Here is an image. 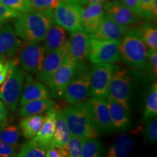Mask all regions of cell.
<instances>
[{
	"instance_id": "4dcf8cb0",
	"label": "cell",
	"mask_w": 157,
	"mask_h": 157,
	"mask_svg": "<svg viewBox=\"0 0 157 157\" xmlns=\"http://www.w3.org/2000/svg\"><path fill=\"white\" fill-rule=\"evenodd\" d=\"M21 137L19 127L15 124H10L2 127L0 129V140L10 145H17Z\"/></svg>"
},
{
	"instance_id": "ba28073f",
	"label": "cell",
	"mask_w": 157,
	"mask_h": 157,
	"mask_svg": "<svg viewBox=\"0 0 157 157\" xmlns=\"http://www.w3.org/2000/svg\"><path fill=\"white\" fill-rule=\"evenodd\" d=\"M17 60L21 67L28 73L36 75L40 71L46 52L39 42L22 43L19 48Z\"/></svg>"
},
{
	"instance_id": "8992f818",
	"label": "cell",
	"mask_w": 157,
	"mask_h": 157,
	"mask_svg": "<svg viewBox=\"0 0 157 157\" xmlns=\"http://www.w3.org/2000/svg\"><path fill=\"white\" fill-rule=\"evenodd\" d=\"M87 58L93 64L117 62L120 60L119 41L100 40L90 37Z\"/></svg>"
},
{
	"instance_id": "d6986e66",
	"label": "cell",
	"mask_w": 157,
	"mask_h": 157,
	"mask_svg": "<svg viewBox=\"0 0 157 157\" xmlns=\"http://www.w3.org/2000/svg\"><path fill=\"white\" fill-rule=\"evenodd\" d=\"M128 29L129 28L119 25L105 16L98 29L93 34H90V37L100 40L120 41Z\"/></svg>"
},
{
	"instance_id": "7bdbcfd3",
	"label": "cell",
	"mask_w": 157,
	"mask_h": 157,
	"mask_svg": "<svg viewBox=\"0 0 157 157\" xmlns=\"http://www.w3.org/2000/svg\"><path fill=\"white\" fill-rule=\"evenodd\" d=\"M7 109L5 103L0 101V123H5L7 118Z\"/></svg>"
},
{
	"instance_id": "8fae6325",
	"label": "cell",
	"mask_w": 157,
	"mask_h": 157,
	"mask_svg": "<svg viewBox=\"0 0 157 157\" xmlns=\"http://www.w3.org/2000/svg\"><path fill=\"white\" fill-rule=\"evenodd\" d=\"M81 6L61 0L54 10V20L58 25L69 32L82 29L80 23Z\"/></svg>"
},
{
	"instance_id": "484cf974",
	"label": "cell",
	"mask_w": 157,
	"mask_h": 157,
	"mask_svg": "<svg viewBox=\"0 0 157 157\" xmlns=\"http://www.w3.org/2000/svg\"><path fill=\"white\" fill-rule=\"evenodd\" d=\"M44 120V115H31L20 121V127L25 138L31 139L37 134Z\"/></svg>"
},
{
	"instance_id": "44dd1931",
	"label": "cell",
	"mask_w": 157,
	"mask_h": 157,
	"mask_svg": "<svg viewBox=\"0 0 157 157\" xmlns=\"http://www.w3.org/2000/svg\"><path fill=\"white\" fill-rule=\"evenodd\" d=\"M50 97V91L44 84L39 81H36L31 74H25V84L20 102L21 105H24L29 101L46 99Z\"/></svg>"
},
{
	"instance_id": "7dc6e473",
	"label": "cell",
	"mask_w": 157,
	"mask_h": 157,
	"mask_svg": "<svg viewBox=\"0 0 157 157\" xmlns=\"http://www.w3.org/2000/svg\"><path fill=\"white\" fill-rule=\"evenodd\" d=\"M5 124V123H0V129H1L2 127V126H4Z\"/></svg>"
},
{
	"instance_id": "603a6c76",
	"label": "cell",
	"mask_w": 157,
	"mask_h": 157,
	"mask_svg": "<svg viewBox=\"0 0 157 157\" xmlns=\"http://www.w3.org/2000/svg\"><path fill=\"white\" fill-rule=\"evenodd\" d=\"M70 136L71 134L66 121L64 111L58 109L53 136H52V140H51L49 147H65L69 140Z\"/></svg>"
},
{
	"instance_id": "f546056e",
	"label": "cell",
	"mask_w": 157,
	"mask_h": 157,
	"mask_svg": "<svg viewBox=\"0 0 157 157\" xmlns=\"http://www.w3.org/2000/svg\"><path fill=\"white\" fill-rule=\"evenodd\" d=\"M137 14L146 22L156 20L157 17V0H139Z\"/></svg>"
},
{
	"instance_id": "ee69618b",
	"label": "cell",
	"mask_w": 157,
	"mask_h": 157,
	"mask_svg": "<svg viewBox=\"0 0 157 157\" xmlns=\"http://www.w3.org/2000/svg\"><path fill=\"white\" fill-rule=\"evenodd\" d=\"M111 1V0H84L83 5H87V4H93V3H98V4H105L107 2ZM82 5V6H83Z\"/></svg>"
},
{
	"instance_id": "6da1fadb",
	"label": "cell",
	"mask_w": 157,
	"mask_h": 157,
	"mask_svg": "<svg viewBox=\"0 0 157 157\" xmlns=\"http://www.w3.org/2000/svg\"><path fill=\"white\" fill-rule=\"evenodd\" d=\"M13 28L17 36L27 42H39L44 40L47 31L55 20L53 11L34 10L20 13L13 18Z\"/></svg>"
},
{
	"instance_id": "8d00e7d4",
	"label": "cell",
	"mask_w": 157,
	"mask_h": 157,
	"mask_svg": "<svg viewBox=\"0 0 157 157\" xmlns=\"http://www.w3.org/2000/svg\"><path fill=\"white\" fill-rule=\"evenodd\" d=\"M146 67H148L149 73L153 79L156 81L157 76V50H148V60Z\"/></svg>"
},
{
	"instance_id": "836d02e7",
	"label": "cell",
	"mask_w": 157,
	"mask_h": 157,
	"mask_svg": "<svg viewBox=\"0 0 157 157\" xmlns=\"http://www.w3.org/2000/svg\"><path fill=\"white\" fill-rule=\"evenodd\" d=\"M0 3L18 13L31 10V0H0Z\"/></svg>"
},
{
	"instance_id": "bcb514c9",
	"label": "cell",
	"mask_w": 157,
	"mask_h": 157,
	"mask_svg": "<svg viewBox=\"0 0 157 157\" xmlns=\"http://www.w3.org/2000/svg\"><path fill=\"white\" fill-rule=\"evenodd\" d=\"M5 60H5V57H2V56H0V63L2 62V61H5Z\"/></svg>"
},
{
	"instance_id": "83f0119b",
	"label": "cell",
	"mask_w": 157,
	"mask_h": 157,
	"mask_svg": "<svg viewBox=\"0 0 157 157\" xmlns=\"http://www.w3.org/2000/svg\"><path fill=\"white\" fill-rule=\"evenodd\" d=\"M157 115V85L153 84L146 96L143 109V121H149L156 118Z\"/></svg>"
},
{
	"instance_id": "f1b7e54d",
	"label": "cell",
	"mask_w": 157,
	"mask_h": 157,
	"mask_svg": "<svg viewBox=\"0 0 157 157\" xmlns=\"http://www.w3.org/2000/svg\"><path fill=\"white\" fill-rule=\"evenodd\" d=\"M104 148L103 143L97 137L84 138L82 147V157H98L103 155Z\"/></svg>"
},
{
	"instance_id": "2e32d148",
	"label": "cell",
	"mask_w": 157,
	"mask_h": 157,
	"mask_svg": "<svg viewBox=\"0 0 157 157\" xmlns=\"http://www.w3.org/2000/svg\"><path fill=\"white\" fill-rule=\"evenodd\" d=\"M22 43L10 23H0V56L12 58L15 56Z\"/></svg>"
},
{
	"instance_id": "e575fe53",
	"label": "cell",
	"mask_w": 157,
	"mask_h": 157,
	"mask_svg": "<svg viewBox=\"0 0 157 157\" xmlns=\"http://www.w3.org/2000/svg\"><path fill=\"white\" fill-rule=\"evenodd\" d=\"M61 0H31V10L36 11H53Z\"/></svg>"
},
{
	"instance_id": "277c9868",
	"label": "cell",
	"mask_w": 157,
	"mask_h": 157,
	"mask_svg": "<svg viewBox=\"0 0 157 157\" xmlns=\"http://www.w3.org/2000/svg\"><path fill=\"white\" fill-rule=\"evenodd\" d=\"M9 71L5 81L0 87V98L11 111L17 109L22 93L25 74L18 67L17 58L8 60Z\"/></svg>"
},
{
	"instance_id": "e0dca14e",
	"label": "cell",
	"mask_w": 157,
	"mask_h": 157,
	"mask_svg": "<svg viewBox=\"0 0 157 157\" xmlns=\"http://www.w3.org/2000/svg\"><path fill=\"white\" fill-rule=\"evenodd\" d=\"M57 111L58 107L54 106L46 111L42 127L37 134L31 139V143L45 150L48 148L53 136Z\"/></svg>"
},
{
	"instance_id": "d4e9b609",
	"label": "cell",
	"mask_w": 157,
	"mask_h": 157,
	"mask_svg": "<svg viewBox=\"0 0 157 157\" xmlns=\"http://www.w3.org/2000/svg\"><path fill=\"white\" fill-rule=\"evenodd\" d=\"M55 105H56V102L52 100H50L49 98L29 101L24 105H21L19 111V116L24 117L27 116L40 114L46 112Z\"/></svg>"
},
{
	"instance_id": "4fadbf2b",
	"label": "cell",
	"mask_w": 157,
	"mask_h": 157,
	"mask_svg": "<svg viewBox=\"0 0 157 157\" xmlns=\"http://www.w3.org/2000/svg\"><path fill=\"white\" fill-rule=\"evenodd\" d=\"M68 49L69 39H67L60 48L47 53L48 55L44 57L42 68L36 75L38 81L44 84H48L52 75L61 64L64 57L68 52Z\"/></svg>"
},
{
	"instance_id": "b9f144b4",
	"label": "cell",
	"mask_w": 157,
	"mask_h": 157,
	"mask_svg": "<svg viewBox=\"0 0 157 157\" xmlns=\"http://www.w3.org/2000/svg\"><path fill=\"white\" fill-rule=\"evenodd\" d=\"M119 2L123 4L124 5L126 6L131 10H132L137 14L138 11V6H139V0H117ZM138 15V14H137Z\"/></svg>"
},
{
	"instance_id": "f6af8a7d",
	"label": "cell",
	"mask_w": 157,
	"mask_h": 157,
	"mask_svg": "<svg viewBox=\"0 0 157 157\" xmlns=\"http://www.w3.org/2000/svg\"><path fill=\"white\" fill-rule=\"evenodd\" d=\"M63 1L68 3H71V4H74V5H79L81 6V7L83 5V2H84V0H63Z\"/></svg>"
},
{
	"instance_id": "f35d334b",
	"label": "cell",
	"mask_w": 157,
	"mask_h": 157,
	"mask_svg": "<svg viewBox=\"0 0 157 157\" xmlns=\"http://www.w3.org/2000/svg\"><path fill=\"white\" fill-rule=\"evenodd\" d=\"M47 157H67L69 156L66 146H51L46 150Z\"/></svg>"
},
{
	"instance_id": "60d3db41",
	"label": "cell",
	"mask_w": 157,
	"mask_h": 157,
	"mask_svg": "<svg viewBox=\"0 0 157 157\" xmlns=\"http://www.w3.org/2000/svg\"><path fill=\"white\" fill-rule=\"evenodd\" d=\"M9 61L5 60L0 63V85H2L5 81L9 71Z\"/></svg>"
},
{
	"instance_id": "7c38bea8",
	"label": "cell",
	"mask_w": 157,
	"mask_h": 157,
	"mask_svg": "<svg viewBox=\"0 0 157 157\" xmlns=\"http://www.w3.org/2000/svg\"><path fill=\"white\" fill-rule=\"evenodd\" d=\"M104 15L115 23L129 28L140 21V16L117 0H111L103 6Z\"/></svg>"
},
{
	"instance_id": "ac0fdd59",
	"label": "cell",
	"mask_w": 157,
	"mask_h": 157,
	"mask_svg": "<svg viewBox=\"0 0 157 157\" xmlns=\"http://www.w3.org/2000/svg\"><path fill=\"white\" fill-rule=\"evenodd\" d=\"M90 39V35L83 29L70 32L68 52L77 63L84 61L87 58Z\"/></svg>"
},
{
	"instance_id": "d6a6232c",
	"label": "cell",
	"mask_w": 157,
	"mask_h": 157,
	"mask_svg": "<svg viewBox=\"0 0 157 157\" xmlns=\"http://www.w3.org/2000/svg\"><path fill=\"white\" fill-rule=\"evenodd\" d=\"M83 137L71 135L69 140L66 145L68 154L71 157H81L83 147Z\"/></svg>"
},
{
	"instance_id": "7a4b0ae2",
	"label": "cell",
	"mask_w": 157,
	"mask_h": 157,
	"mask_svg": "<svg viewBox=\"0 0 157 157\" xmlns=\"http://www.w3.org/2000/svg\"><path fill=\"white\" fill-rule=\"evenodd\" d=\"M63 111L71 135L85 138L97 137L101 134L94 123L87 102L70 104Z\"/></svg>"
},
{
	"instance_id": "74e56055",
	"label": "cell",
	"mask_w": 157,
	"mask_h": 157,
	"mask_svg": "<svg viewBox=\"0 0 157 157\" xmlns=\"http://www.w3.org/2000/svg\"><path fill=\"white\" fill-rule=\"evenodd\" d=\"M20 146L10 145L0 140V157L16 156Z\"/></svg>"
},
{
	"instance_id": "5bb4252c",
	"label": "cell",
	"mask_w": 157,
	"mask_h": 157,
	"mask_svg": "<svg viewBox=\"0 0 157 157\" xmlns=\"http://www.w3.org/2000/svg\"><path fill=\"white\" fill-rule=\"evenodd\" d=\"M87 103L94 123L100 132L113 131L112 121L107 101L101 98H92L88 100Z\"/></svg>"
},
{
	"instance_id": "1f68e13d",
	"label": "cell",
	"mask_w": 157,
	"mask_h": 157,
	"mask_svg": "<svg viewBox=\"0 0 157 157\" xmlns=\"http://www.w3.org/2000/svg\"><path fill=\"white\" fill-rule=\"evenodd\" d=\"M19 148L16 156L18 157H44L46 155L45 149L33 144L30 141L23 143Z\"/></svg>"
},
{
	"instance_id": "ab89813d",
	"label": "cell",
	"mask_w": 157,
	"mask_h": 157,
	"mask_svg": "<svg viewBox=\"0 0 157 157\" xmlns=\"http://www.w3.org/2000/svg\"><path fill=\"white\" fill-rule=\"evenodd\" d=\"M20 14L18 12L12 10L0 3V23L13 19Z\"/></svg>"
},
{
	"instance_id": "9a60e30c",
	"label": "cell",
	"mask_w": 157,
	"mask_h": 157,
	"mask_svg": "<svg viewBox=\"0 0 157 157\" xmlns=\"http://www.w3.org/2000/svg\"><path fill=\"white\" fill-rule=\"evenodd\" d=\"M104 8L102 4H87L81 7L80 23L82 29L87 34H93L103 21Z\"/></svg>"
},
{
	"instance_id": "3957f363",
	"label": "cell",
	"mask_w": 157,
	"mask_h": 157,
	"mask_svg": "<svg viewBox=\"0 0 157 157\" xmlns=\"http://www.w3.org/2000/svg\"><path fill=\"white\" fill-rule=\"evenodd\" d=\"M120 60L130 67L146 68L148 48L137 32V29H128L119 41Z\"/></svg>"
},
{
	"instance_id": "5b68a950",
	"label": "cell",
	"mask_w": 157,
	"mask_h": 157,
	"mask_svg": "<svg viewBox=\"0 0 157 157\" xmlns=\"http://www.w3.org/2000/svg\"><path fill=\"white\" fill-rule=\"evenodd\" d=\"M90 69L82 61L77 63L73 76L71 78L63 98L68 104H74L84 101L90 95Z\"/></svg>"
},
{
	"instance_id": "cb8c5ba5",
	"label": "cell",
	"mask_w": 157,
	"mask_h": 157,
	"mask_svg": "<svg viewBox=\"0 0 157 157\" xmlns=\"http://www.w3.org/2000/svg\"><path fill=\"white\" fill-rule=\"evenodd\" d=\"M66 32L59 25L52 24L47 31L44 39V48L46 53L56 50L62 46L67 40Z\"/></svg>"
},
{
	"instance_id": "52a82bcc",
	"label": "cell",
	"mask_w": 157,
	"mask_h": 157,
	"mask_svg": "<svg viewBox=\"0 0 157 157\" xmlns=\"http://www.w3.org/2000/svg\"><path fill=\"white\" fill-rule=\"evenodd\" d=\"M76 65L77 62L68 52L60 66L55 72L48 84L50 88L51 97L57 99H61L63 98L65 91L73 76Z\"/></svg>"
},
{
	"instance_id": "ffe728a7",
	"label": "cell",
	"mask_w": 157,
	"mask_h": 157,
	"mask_svg": "<svg viewBox=\"0 0 157 157\" xmlns=\"http://www.w3.org/2000/svg\"><path fill=\"white\" fill-rule=\"evenodd\" d=\"M141 130L142 129L139 127L132 132L119 135L109 148L107 156L124 157L128 156L134 147L135 136H137Z\"/></svg>"
},
{
	"instance_id": "7402d4cb",
	"label": "cell",
	"mask_w": 157,
	"mask_h": 157,
	"mask_svg": "<svg viewBox=\"0 0 157 157\" xmlns=\"http://www.w3.org/2000/svg\"><path fill=\"white\" fill-rule=\"evenodd\" d=\"M110 115L113 130L126 131L130 127V116L129 109L125 108L119 102L107 98Z\"/></svg>"
},
{
	"instance_id": "9c48e42d",
	"label": "cell",
	"mask_w": 157,
	"mask_h": 157,
	"mask_svg": "<svg viewBox=\"0 0 157 157\" xmlns=\"http://www.w3.org/2000/svg\"><path fill=\"white\" fill-rule=\"evenodd\" d=\"M119 66L112 63L94 64L90 71V92L92 98L105 99L113 73Z\"/></svg>"
},
{
	"instance_id": "d590c367",
	"label": "cell",
	"mask_w": 157,
	"mask_h": 157,
	"mask_svg": "<svg viewBox=\"0 0 157 157\" xmlns=\"http://www.w3.org/2000/svg\"><path fill=\"white\" fill-rule=\"evenodd\" d=\"M144 138L149 143H155L157 140V120L156 118L150 119L144 130Z\"/></svg>"
},
{
	"instance_id": "4316f807",
	"label": "cell",
	"mask_w": 157,
	"mask_h": 157,
	"mask_svg": "<svg viewBox=\"0 0 157 157\" xmlns=\"http://www.w3.org/2000/svg\"><path fill=\"white\" fill-rule=\"evenodd\" d=\"M137 32L147 48L157 50V29L156 25L146 22L136 27Z\"/></svg>"
},
{
	"instance_id": "30bf717a",
	"label": "cell",
	"mask_w": 157,
	"mask_h": 157,
	"mask_svg": "<svg viewBox=\"0 0 157 157\" xmlns=\"http://www.w3.org/2000/svg\"><path fill=\"white\" fill-rule=\"evenodd\" d=\"M131 82L132 78L129 71L125 68H118L113 73L110 82L107 98L119 102L129 109Z\"/></svg>"
}]
</instances>
